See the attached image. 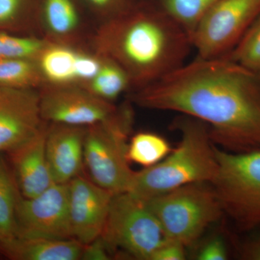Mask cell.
I'll use <instances>...</instances> for the list:
<instances>
[{
  "instance_id": "cell-7",
  "label": "cell",
  "mask_w": 260,
  "mask_h": 260,
  "mask_svg": "<svg viewBox=\"0 0 260 260\" xmlns=\"http://www.w3.org/2000/svg\"><path fill=\"white\" fill-rule=\"evenodd\" d=\"M101 237L109 249H119L143 260H150L154 251L167 239L146 203L129 192L113 197Z\"/></svg>"
},
{
  "instance_id": "cell-11",
  "label": "cell",
  "mask_w": 260,
  "mask_h": 260,
  "mask_svg": "<svg viewBox=\"0 0 260 260\" xmlns=\"http://www.w3.org/2000/svg\"><path fill=\"white\" fill-rule=\"evenodd\" d=\"M43 121L36 89L0 86V153H10L37 136Z\"/></svg>"
},
{
  "instance_id": "cell-3",
  "label": "cell",
  "mask_w": 260,
  "mask_h": 260,
  "mask_svg": "<svg viewBox=\"0 0 260 260\" xmlns=\"http://www.w3.org/2000/svg\"><path fill=\"white\" fill-rule=\"evenodd\" d=\"M175 124L181 136L177 148L155 165L135 172L126 192L146 201L187 184L213 182L218 161L209 126L186 115Z\"/></svg>"
},
{
  "instance_id": "cell-14",
  "label": "cell",
  "mask_w": 260,
  "mask_h": 260,
  "mask_svg": "<svg viewBox=\"0 0 260 260\" xmlns=\"http://www.w3.org/2000/svg\"><path fill=\"white\" fill-rule=\"evenodd\" d=\"M86 129L61 124H53L47 129L46 154L54 182L68 184L80 175Z\"/></svg>"
},
{
  "instance_id": "cell-28",
  "label": "cell",
  "mask_w": 260,
  "mask_h": 260,
  "mask_svg": "<svg viewBox=\"0 0 260 260\" xmlns=\"http://www.w3.org/2000/svg\"><path fill=\"white\" fill-rule=\"evenodd\" d=\"M92 5L107 12V20L121 14L134 6H131L127 0H88Z\"/></svg>"
},
{
  "instance_id": "cell-1",
  "label": "cell",
  "mask_w": 260,
  "mask_h": 260,
  "mask_svg": "<svg viewBox=\"0 0 260 260\" xmlns=\"http://www.w3.org/2000/svg\"><path fill=\"white\" fill-rule=\"evenodd\" d=\"M129 100L145 109L180 113L203 121L222 150H260V75L228 56L197 57L133 90Z\"/></svg>"
},
{
  "instance_id": "cell-19",
  "label": "cell",
  "mask_w": 260,
  "mask_h": 260,
  "mask_svg": "<svg viewBox=\"0 0 260 260\" xmlns=\"http://www.w3.org/2000/svg\"><path fill=\"white\" fill-rule=\"evenodd\" d=\"M45 85L37 60L0 59V86L36 89Z\"/></svg>"
},
{
  "instance_id": "cell-30",
  "label": "cell",
  "mask_w": 260,
  "mask_h": 260,
  "mask_svg": "<svg viewBox=\"0 0 260 260\" xmlns=\"http://www.w3.org/2000/svg\"><path fill=\"white\" fill-rule=\"evenodd\" d=\"M244 259L260 260V237L247 243L242 249Z\"/></svg>"
},
{
  "instance_id": "cell-12",
  "label": "cell",
  "mask_w": 260,
  "mask_h": 260,
  "mask_svg": "<svg viewBox=\"0 0 260 260\" xmlns=\"http://www.w3.org/2000/svg\"><path fill=\"white\" fill-rule=\"evenodd\" d=\"M68 184L72 237L86 245L102 236L115 194L81 175Z\"/></svg>"
},
{
  "instance_id": "cell-5",
  "label": "cell",
  "mask_w": 260,
  "mask_h": 260,
  "mask_svg": "<svg viewBox=\"0 0 260 260\" xmlns=\"http://www.w3.org/2000/svg\"><path fill=\"white\" fill-rule=\"evenodd\" d=\"M133 115L121 109L111 120L88 126L84 142V165L90 179L112 194L129 190L135 172L127 157Z\"/></svg>"
},
{
  "instance_id": "cell-16",
  "label": "cell",
  "mask_w": 260,
  "mask_h": 260,
  "mask_svg": "<svg viewBox=\"0 0 260 260\" xmlns=\"http://www.w3.org/2000/svg\"><path fill=\"white\" fill-rule=\"evenodd\" d=\"M83 248L75 239L15 237L0 243V251L16 260H78Z\"/></svg>"
},
{
  "instance_id": "cell-25",
  "label": "cell",
  "mask_w": 260,
  "mask_h": 260,
  "mask_svg": "<svg viewBox=\"0 0 260 260\" xmlns=\"http://www.w3.org/2000/svg\"><path fill=\"white\" fill-rule=\"evenodd\" d=\"M229 257L226 244L220 236L208 238L197 251L198 260H225Z\"/></svg>"
},
{
  "instance_id": "cell-9",
  "label": "cell",
  "mask_w": 260,
  "mask_h": 260,
  "mask_svg": "<svg viewBox=\"0 0 260 260\" xmlns=\"http://www.w3.org/2000/svg\"><path fill=\"white\" fill-rule=\"evenodd\" d=\"M41 88L42 119L52 124L88 127L111 120L121 110L80 85L45 84Z\"/></svg>"
},
{
  "instance_id": "cell-6",
  "label": "cell",
  "mask_w": 260,
  "mask_h": 260,
  "mask_svg": "<svg viewBox=\"0 0 260 260\" xmlns=\"http://www.w3.org/2000/svg\"><path fill=\"white\" fill-rule=\"evenodd\" d=\"M218 171L211 183L223 214L239 230L260 226V150L232 153L217 147Z\"/></svg>"
},
{
  "instance_id": "cell-18",
  "label": "cell",
  "mask_w": 260,
  "mask_h": 260,
  "mask_svg": "<svg viewBox=\"0 0 260 260\" xmlns=\"http://www.w3.org/2000/svg\"><path fill=\"white\" fill-rule=\"evenodd\" d=\"M15 178L0 153V243L17 236L16 208L20 194Z\"/></svg>"
},
{
  "instance_id": "cell-24",
  "label": "cell",
  "mask_w": 260,
  "mask_h": 260,
  "mask_svg": "<svg viewBox=\"0 0 260 260\" xmlns=\"http://www.w3.org/2000/svg\"><path fill=\"white\" fill-rule=\"evenodd\" d=\"M49 42L32 37H16L0 32V59L37 60Z\"/></svg>"
},
{
  "instance_id": "cell-4",
  "label": "cell",
  "mask_w": 260,
  "mask_h": 260,
  "mask_svg": "<svg viewBox=\"0 0 260 260\" xmlns=\"http://www.w3.org/2000/svg\"><path fill=\"white\" fill-rule=\"evenodd\" d=\"M156 217L167 239L189 246L223 215L210 183L181 186L144 201Z\"/></svg>"
},
{
  "instance_id": "cell-2",
  "label": "cell",
  "mask_w": 260,
  "mask_h": 260,
  "mask_svg": "<svg viewBox=\"0 0 260 260\" xmlns=\"http://www.w3.org/2000/svg\"><path fill=\"white\" fill-rule=\"evenodd\" d=\"M95 45L125 70L134 90L177 70L193 49L190 34L158 6L133 7L106 20Z\"/></svg>"
},
{
  "instance_id": "cell-17",
  "label": "cell",
  "mask_w": 260,
  "mask_h": 260,
  "mask_svg": "<svg viewBox=\"0 0 260 260\" xmlns=\"http://www.w3.org/2000/svg\"><path fill=\"white\" fill-rule=\"evenodd\" d=\"M102 56V66L96 75L81 87L99 99L113 103L132 88L131 80L120 65L109 58Z\"/></svg>"
},
{
  "instance_id": "cell-23",
  "label": "cell",
  "mask_w": 260,
  "mask_h": 260,
  "mask_svg": "<svg viewBox=\"0 0 260 260\" xmlns=\"http://www.w3.org/2000/svg\"><path fill=\"white\" fill-rule=\"evenodd\" d=\"M225 56L260 75V14L235 47Z\"/></svg>"
},
{
  "instance_id": "cell-22",
  "label": "cell",
  "mask_w": 260,
  "mask_h": 260,
  "mask_svg": "<svg viewBox=\"0 0 260 260\" xmlns=\"http://www.w3.org/2000/svg\"><path fill=\"white\" fill-rule=\"evenodd\" d=\"M44 12L48 29L58 37L73 34L79 25V16L72 0H45Z\"/></svg>"
},
{
  "instance_id": "cell-29",
  "label": "cell",
  "mask_w": 260,
  "mask_h": 260,
  "mask_svg": "<svg viewBox=\"0 0 260 260\" xmlns=\"http://www.w3.org/2000/svg\"><path fill=\"white\" fill-rule=\"evenodd\" d=\"M23 0H0V24L8 23L15 18Z\"/></svg>"
},
{
  "instance_id": "cell-15",
  "label": "cell",
  "mask_w": 260,
  "mask_h": 260,
  "mask_svg": "<svg viewBox=\"0 0 260 260\" xmlns=\"http://www.w3.org/2000/svg\"><path fill=\"white\" fill-rule=\"evenodd\" d=\"M47 128L26 143L8 153L10 155L18 190L22 197L32 198L54 184L46 154Z\"/></svg>"
},
{
  "instance_id": "cell-20",
  "label": "cell",
  "mask_w": 260,
  "mask_h": 260,
  "mask_svg": "<svg viewBox=\"0 0 260 260\" xmlns=\"http://www.w3.org/2000/svg\"><path fill=\"white\" fill-rule=\"evenodd\" d=\"M171 151L169 142L160 135L139 133L129 141L127 157L129 161L148 168L161 161Z\"/></svg>"
},
{
  "instance_id": "cell-26",
  "label": "cell",
  "mask_w": 260,
  "mask_h": 260,
  "mask_svg": "<svg viewBox=\"0 0 260 260\" xmlns=\"http://www.w3.org/2000/svg\"><path fill=\"white\" fill-rule=\"evenodd\" d=\"M186 248L182 243L167 239L154 251L150 260L186 259Z\"/></svg>"
},
{
  "instance_id": "cell-21",
  "label": "cell",
  "mask_w": 260,
  "mask_h": 260,
  "mask_svg": "<svg viewBox=\"0 0 260 260\" xmlns=\"http://www.w3.org/2000/svg\"><path fill=\"white\" fill-rule=\"evenodd\" d=\"M218 0H160L158 7L189 34Z\"/></svg>"
},
{
  "instance_id": "cell-27",
  "label": "cell",
  "mask_w": 260,
  "mask_h": 260,
  "mask_svg": "<svg viewBox=\"0 0 260 260\" xmlns=\"http://www.w3.org/2000/svg\"><path fill=\"white\" fill-rule=\"evenodd\" d=\"M109 247L102 237H99L90 244L84 245L81 259L84 260H107L110 259L109 255Z\"/></svg>"
},
{
  "instance_id": "cell-13",
  "label": "cell",
  "mask_w": 260,
  "mask_h": 260,
  "mask_svg": "<svg viewBox=\"0 0 260 260\" xmlns=\"http://www.w3.org/2000/svg\"><path fill=\"white\" fill-rule=\"evenodd\" d=\"M44 81L53 85L88 83L102 64L100 56H92L69 47L49 43L37 59Z\"/></svg>"
},
{
  "instance_id": "cell-8",
  "label": "cell",
  "mask_w": 260,
  "mask_h": 260,
  "mask_svg": "<svg viewBox=\"0 0 260 260\" xmlns=\"http://www.w3.org/2000/svg\"><path fill=\"white\" fill-rule=\"evenodd\" d=\"M260 14V0H218L191 34L197 57L227 56Z\"/></svg>"
},
{
  "instance_id": "cell-10",
  "label": "cell",
  "mask_w": 260,
  "mask_h": 260,
  "mask_svg": "<svg viewBox=\"0 0 260 260\" xmlns=\"http://www.w3.org/2000/svg\"><path fill=\"white\" fill-rule=\"evenodd\" d=\"M16 237L68 239L72 237L68 184L54 183L32 198L19 197Z\"/></svg>"
}]
</instances>
